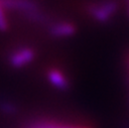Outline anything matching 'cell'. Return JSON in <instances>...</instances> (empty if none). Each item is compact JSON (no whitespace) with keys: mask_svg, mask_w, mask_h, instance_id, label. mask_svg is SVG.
Returning <instances> with one entry per match:
<instances>
[{"mask_svg":"<svg viewBox=\"0 0 129 128\" xmlns=\"http://www.w3.org/2000/svg\"><path fill=\"white\" fill-rule=\"evenodd\" d=\"M116 11V3L112 2V1H108V2H104L100 5L95 6L92 9V13L94 15V17L99 20V21H106L108 20L113 13Z\"/></svg>","mask_w":129,"mask_h":128,"instance_id":"obj_1","label":"cell"},{"mask_svg":"<svg viewBox=\"0 0 129 128\" xmlns=\"http://www.w3.org/2000/svg\"><path fill=\"white\" fill-rule=\"evenodd\" d=\"M34 53L30 48H21L13 52L10 56V62L15 68L23 67L33 59Z\"/></svg>","mask_w":129,"mask_h":128,"instance_id":"obj_2","label":"cell"},{"mask_svg":"<svg viewBox=\"0 0 129 128\" xmlns=\"http://www.w3.org/2000/svg\"><path fill=\"white\" fill-rule=\"evenodd\" d=\"M47 77H48V80L51 83V85H53L54 87H56L58 89L68 88V85H69L68 79L61 72H59L57 70H51V71H49Z\"/></svg>","mask_w":129,"mask_h":128,"instance_id":"obj_3","label":"cell"},{"mask_svg":"<svg viewBox=\"0 0 129 128\" xmlns=\"http://www.w3.org/2000/svg\"><path fill=\"white\" fill-rule=\"evenodd\" d=\"M50 32L54 36H59V37L70 36L75 32V27L71 23L60 22V23H57V24L53 25L50 28Z\"/></svg>","mask_w":129,"mask_h":128,"instance_id":"obj_4","label":"cell"},{"mask_svg":"<svg viewBox=\"0 0 129 128\" xmlns=\"http://www.w3.org/2000/svg\"><path fill=\"white\" fill-rule=\"evenodd\" d=\"M33 128H88V127L71 126V125H62V124H54V123H43V124H38Z\"/></svg>","mask_w":129,"mask_h":128,"instance_id":"obj_5","label":"cell"},{"mask_svg":"<svg viewBox=\"0 0 129 128\" xmlns=\"http://www.w3.org/2000/svg\"><path fill=\"white\" fill-rule=\"evenodd\" d=\"M7 26H8V23H7L6 16L4 14V11H3L2 7L0 6V30L7 29Z\"/></svg>","mask_w":129,"mask_h":128,"instance_id":"obj_6","label":"cell"}]
</instances>
